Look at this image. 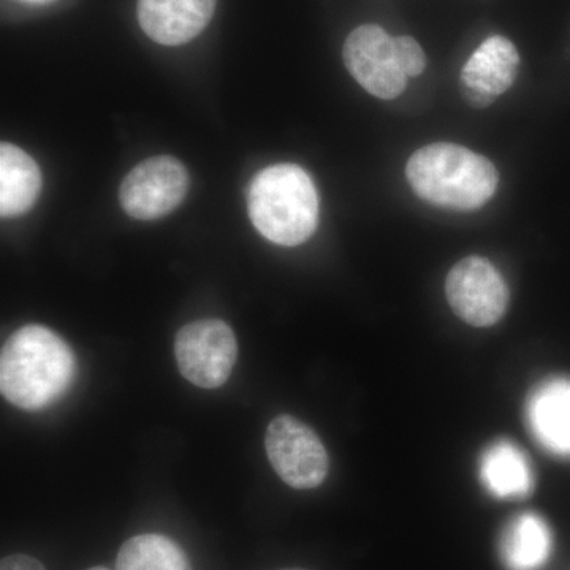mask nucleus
<instances>
[{
	"mask_svg": "<svg viewBox=\"0 0 570 570\" xmlns=\"http://www.w3.org/2000/svg\"><path fill=\"white\" fill-rule=\"evenodd\" d=\"M77 360L69 344L43 325L11 333L0 352V392L13 406L40 411L69 390Z\"/></svg>",
	"mask_w": 570,
	"mask_h": 570,
	"instance_id": "1",
	"label": "nucleus"
},
{
	"mask_svg": "<svg viewBox=\"0 0 570 570\" xmlns=\"http://www.w3.org/2000/svg\"><path fill=\"white\" fill-rule=\"evenodd\" d=\"M406 178L423 202L455 212L482 208L499 184L498 170L487 157L453 142H434L412 154Z\"/></svg>",
	"mask_w": 570,
	"mask_h": 570,
	"instance_id": "2",
	"label": "nucleus"
},
{
	"mask_svg": "<svg viewBox=\"0 0 570 570\" xmlns=\"http://www.w3.org/2000/svg\"><path fill=\"white\" fill-rule=\"evenodd\" d=\"M247 209L250 223L268 242L287 247L303 245L317 228L316 186L298 165H272L250 183Z\"/></svg>",
	"mask_w": 570,
	"mask_h": 570,
	"instance_id": "3",
	"label": "nucleus"
},
{
	"mask_svg": "<svg viewBox=\"0 0 570 570\" xmlns=\"http://www.w3.org/2000/svg\"><path fill=\"white\" fill-rule=\"evenodd\" d=\"M175 358L181 376L200 389L223 387L232 376L238 343L220 318L190 322L175 337Z\"/></svg>",
	"mask_w": 570,
	"mask_h": 570,
	"instance_id": "4",
	"label": "nucleus"
},
{
	"mask_svg": "<svg viewBox=\"0 0 570 570\" xmlns=\"http://www.w3.org/2000/svg\"><path fill=\"white\" fill-rule=\"evenodd\" d=\"M265 450L276 474L292 489H317L328 475L324 442L313 428L292 415H277L269 422Z\"/></svg>",
	"mask_w": 570,
	"mask_h": 570,
	"instance_id": "5",
	"label": "nucleus"
},
{
	"mask_svg": "<svg viewBox=\"0 0 570 570\" xmlns=\"http://www.w3.org/2000/svg\"><path fill=\"white\" fill-rule=\"evenodd\" d=\"M445 295L453 313L475 328H487L504 317L509 287L497 266L479 255H469L450 269Z\"/></svg>",
	"mask_w": 570,
	"mask_h": 570,
	"instance_id": "6",
	"label": "nucleus"
},
{
	"mask_svg": "<svg viewBox=\"0 0 570 570\" xmlns=\"http://www.w3.org/2000/svg\"><path fill=\"white\" fill-rule=\"evenodd\" d=\"M189 189V174L178 159L157 156L142 160L124 178L119 200L138 220H156L175 212Z\"/></svg>",
	"mask_w": 570,
	"mask_h": 570,
	"instance_id": "7",
	"label": "nucleus"
},
{
	"mask_svg": "<svg viewBox=\"0 0 570 570\" xmlns=\"http://www.w3.org/2000/svg\"><path fill=\"white\" fill-rule=\"evenodd\" d=\"M343 58L354 80L377 99H396L406 89L407 77L397 63L395 37L381 26L363 24L348 33Z\"/></svg>",
	"mask_w": 570,
	"mask_h": 570,
	"instance_id": "8",
	"label": "nucleus"
},
{
	"mask_svg": "<svg viewBox=\"0 0 570 570\" xmlns=\"http://www.w3.org/2000/svg\"><path fill=\"white\" fill-rule=\"evenodd\" d=\"M519 63V51L508 37H489L461 70L464 100L474 108L493 105L497 97L512 88Z\"/></svg>",
	"mask_w": 570,
	"mask_h": 570,
	"instance_id": "9",
	"label": "nucleus"
},
{
	"mask_svg": "<svg viewBox=\"0 0 570 570\" xmlns=\"http://www.w3.org/2000/svg\"><path fill=\"white\" fill-rule=\"evenodd\" d=\"M217 0H138L142 32L156 43L178 47L200 36L212 21Z\"/></svg>",
	"mask_w": 570,
	"mask_h": 570,
	"instance_id": "10",
	"label": "nucleus"
},
{
	"mask_svg": "<svg viewBox=\"0 0 570 570\" xmlns=\"http://www.w3.org/2000/svg\"><path fill=\"white\" fill-rule=\"evenodd\" d=\"M528 425L550 452L570 455V381L554 379L532 393L528 401Z\"/></svg>",
	"mask_w": 570,
	"mask_h": 570,
	"instance_id": "11",
	"label": "nucleus"
},
{
	"mask_svg": "<svg viewBox=\"0 0 570 570\" xmlns=\"http://www.w3.org/2000/svg\"><path fill=\"white\" fill-rule=\"evenodd\" d=\"M41 193V171L36 160L18 146L0 145V214L21 216L36 205Z\"/></svg>",
	"mask_w": 570,
	"mask_h": 570,
	"instance_id": "12",
	"label": "nucleus"
},
{
	"mask_svg": "<svg viewBox=\"0 0 570 570\" xmlns=\"http://www.w3.org/2000/svg\"><path fill=\"white\" fill-rule=\"evenodd\" d=\"M549 524L535 513H521L510 521L501 539V558L509 570H538L551 554Z\"/></svg>",
	"mask_w": 570,
	"mask_h": 570,
	"instance_id": "13",
	"label": "nucleus"
},
{
	"mask_svg": "<svg viewBox=\"0 0 570 570\" xmlns=\"http://www.w3.org/2000/svg\"><path fill=\"white\" fill-rule=\"evenodd\" d=\"M480 479L499 499L524 498L532 490L530 463L524 453L508 441H499L483 453Z\"/></svg>",
	"mask_w": 570,
	"mask_h": 570,
	"instance_id": "14",
	"label": "nucleus"
},
{
	"mask_svg": "<svg viewBox=\"0 0 570 570\" xmlns=\"http://www.w3.org/2000/svg\"><path fill=\"white\" fill-rule=\"evenodd\" d=\"M116 570H193L187 554L174 540L160 534H140L119 549Z\"/></svg>",
	"mask_w": 570,
	"mask_h": 570,
	"instance_id": "15",
	"label": "nucleus"
},
{
	"mask_svg": "<svg viewBox=\"0 0 570 570\" xmlns=\"http://www.w3.org/2000/svg\"><path fill=\"white\" fill-rule=\"evenodd\" d=\"M397 63L407 78L420 77L426 69V56L417 40L409 36L395 37Z\"/></svg>",
	"mask_w": 570,
	"mask_h": 570,
	"instance_id": "16",
	"label": "nucleus"
},
{
	"mask_svg": "<svg viewBox=\"0 0 570 570\" xmlns=\"http://www.w3.org/2000/svg\"><path fill=\"white\" fill-rule=\"evenodd\" d=\"M0 570H47L36 558L28 554H10L0 562Z\"/></svg>",
	"mask_w": 570,
	"mask_h": 570,
	"instance_id": "17",
	"label": "nucleus"
},
{
	"mask_svg": "<svg viewBox=\"0 0 570 570\" xmlns=\"http://www.w3.org/2000/svg\"><path fill=\"white\" fill-rule=\"evenodd\" d=\"M24 2H29V3H47V2H51V0H24Z\"/></svg>",
	"mask_w": 570,
	"mask_h": 570,
	"instance_id": "18",
	"label": "nucleus"
},
{
	"mask_svg": "<svg viewBox=\"0 0 570 570\" xmlns=\"http://www.w3.org/2000/svg\"><path fill=\"white\" fill-rule=\"evenodd\" d=\"M88 570H108L107 568H102V566H97V568H91Z\"/></svg>",
	"mask_w": 570,
	"mask_h": 570,
	"instance_id": "19",
	"label": "nucleus"
},
{
	"mask_svg": "<svg viewBox=\"0 0 570 570\" xmlns=\"http://www.w3.org/2000/svg\"><path fill=\"white\" fill-rule=\"evenodd\" d=\"M283 570H307V569H283Z\"/></svg>",
	"mask_w": 570,
	"mask_h": 570,
	"instance_id": "20",
	"label": "nucleus"
}]
</instances>
